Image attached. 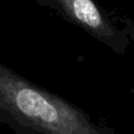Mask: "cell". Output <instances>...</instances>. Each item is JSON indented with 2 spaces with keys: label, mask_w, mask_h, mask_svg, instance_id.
I'll return each instance as SVG.
<instances>
[{
  "label": "cell",
  "mask_w": 134,
  "mask_h": 134,
  "mask_svg": "<svg viewBox=\"0 0 134 134\" xmlns=\"http://www.w3.org/2000/svg\"><path fill=\"white\" fill-rule=\"evenodd\" d=\"M38 5L53 9L115 53H126L132 38L94 0H37Z\"/></svg>",
  "instance_id": "7a4b0ae2"
},
{
  "label": "cell",
  "mask_w": 134,
  "mask_h": 134,
  "mask_svg": "<svg viewBox=\"0 0 134 134\" xmlns=\"http://www.w3.org/2000/svg\"><path fill=\"white\" fill-rule=\"evenodd\" d=\"M0 124L18 133L112 134L87 113L0 63Z\"/></svg>",
  "instance_id": "6da1fadb"
}]
</instances>
